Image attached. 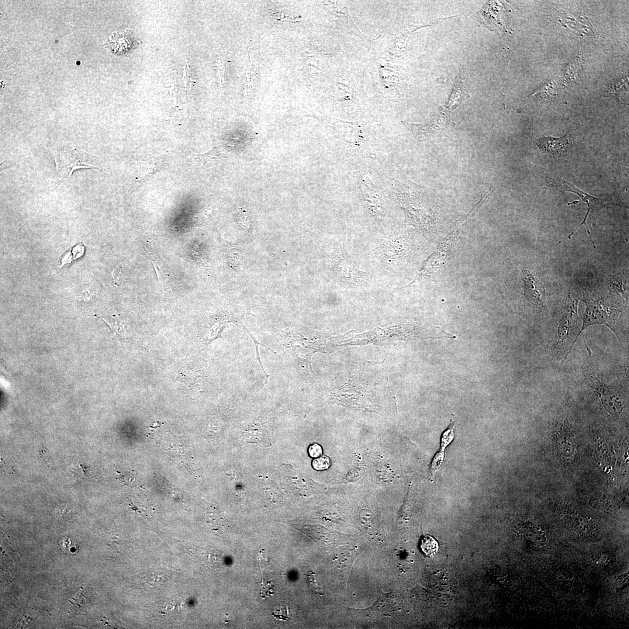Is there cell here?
Masks as SVG:
<instances>
[{
	"instance_id": "6da1fadb",
	"label": "cell",
	"mask_w": 629,
	"mask_h": 629,
	"mask_svg": "<svg viewBox=\"0 0 629 629\" xmlns=\"http://www.w3.org/2000/svg\"><path fill=\"white\" fill-rule=\"evenodd\" d=\"M56 164L60 180H66L75 170L79 168H97V158L72 145H61L50 149Z\"/></svg>"
},
{
	"instance_id": "7a4b0ae2",
	"label": "cell",
	"mask_w": 629,
	"mask_h": 629,
	"mask_svg": "<svg viewBox=\"0 0 629 629\" xmlns=\"http://www.w3.org/2000/svg\"><path fill=\"white\" fill-rule=\"evenodd\" d=\"M333 269L338 282L348 288H361L367 285L370 281L368 274L358 269L347 251L341 247L335 255Z\"/></svg>"
},
{
	"instance_id": "3957f363",
	"label": "cell",
	"mask_w": 629,
	"mask_h": 629,
	"mask_svg": "<svg viewBox=\"0 0 629 629\" xmlns=\"http://www.w3.org/2000/svg\"><path fill=\"white\" fill-rule=\"evenodd\" d=\"M549 185L552 186V187L561 190V191L576 193V194L579 195L580 198H582L583 201L585 202L587 206H588V210H587L585 219H584L582 223L580 224V225L573 231V233L569 235L568 238L569 239H571L573 235L576 232L577 230H578L580 227L585 225L587 228V233H588L590 239L592 241L594 247L596 248V245L594 244V242L593 240L592 234H591L589 228L587 224V220L588 219L590 212L592 211V210L594 212L597 211V210H600L601 209L604 208V207L608 206H623L620 205V203L615 202L613 199L606 198H599L589 195L588 193H587L582 191V190H580L578 187H576V186L572 184V183L563 180V179H553L552 181L549 182Z\"/></svg>"
},
{
	"instance_id": "277c9868",
	"label": "cell",
	"mask_w": 629,
	"mask_h": 629,
	"mask_svg": "<svg viewBox=\"0 0 629 629\" xmlns=\"http://www.w3.org/2000/svg\"><path fill=\"white\" fill-rule=\"evenodd\" d=\"M584 302L586 304V311L583 326L579 331L578 337L586 328L595 324H605L609 327L618 336L617 331L613 323L618 311L612 309L603 300L588 297Z\"/></svg>"
},
{
	"instance_id": "5b68a950",
	"label": "cell",
	"mask_w": 629,
	"mask_h": 629,
	"mask_svg": "<svg viewBox=\"0 0 629 629\" xmlns=\"http://www.w3.org/2000/svg\"><path fill=\"white\" fill-rule=\"evenodd\" d=\"M406 250V244L402 241L390 239L383 241L379 246L368 252L366 257L382 264L390 265L399 261Z\"/></svg>"
},
{
	"instance_id": "8992f818",
	"label": "cell",
	"mask_w": 629,
	"mask_h": 629,
	"mask_svg": "<svg viewBox=\"0 0 629 629\" xmlns=\"http://www.w3.org/2000/svg\"><path fill=\"white\" fill-rule=\"evenodd\" d=\"M140 40L132 31L126 30L123 33L114 32L110 35L104 46L116 56H123L136 49L140 46Z\"/></svg>"
},
{
	"instance_id": "52a82bcc",
	"label": "cell",
	"mask_w": 629,
	"mask_h": 629,
	"mask_svg": "<svg viewBox=\"0 0 629 629\" xmlns=\"http://www.w3.org/2000/svg\"><path fill=\"white\" fill-rule=\"evenodd\" d=\"M571 131L567 133L565 136L560 138L552 137H544L535 141V144L540 150L544 153H548L555 157H561L568 153L572 144L570 138L571 137Z\"/></svg>"
},
{
	"instance_id": "ba28073f",
	"label": "cell",
	"mask_w": 629,
	"mask_h": 629,
	"mask_svg": "<svg viewBox=\"0 0 629 629\" xmlns=\"http://www.w3.org/2000/svg\"><path fill=\"white\" fill-rule=\"evenodd\" d=\"M521 272L526 299L535 306H543V288L541 283L528 269H522Z\"/></svg>"
},
{
	"instance_id": "9c48e42d",
	"label": "cell",
	"mask_w": 629,
	"mask_h": 629,
	"mask_svg": "<svg viewBox=\"0 0 629 629\" xmlns=\"http://www.w3.org/2000/svg\"><path fill=\"white\" fill-rule=\"evenodd\" d=\"M369 181L370 179H369L367 185L366 181L364 180V184L362 185V203L365 208L372 215L378 216L382 213L381 198L376 189L374 188V185H372V183L371 185L369 184Z\"/></svg>"
},
{
	"instance_id": "30bf717a",
	"label": "cell",
	"mask_w": 629,
	"mask_h": 629,
	"mask_svg": "<svg viewBox=\"0 0 629 629\" xmlns=\"http://www.w3.org/2000/svg\"><path fill=\"white\" fill-rule=\"evenodd\" d=\"M165 157L163 156H157L138 162V174L141 178L148 179L157 172L161 171L165 167Z\"/></svg>"
},
{
	"instance_id": "8fae6325",
	"label": "cell",
	"mask_w": 629,
	"mask_h": 629,
	"mask_svg": "<svg viewBox=\"0 0 629 629\" xmlns=\"http://www.w3.org/2000/svg\"><path fill=\"white\" fill-rule=\"evenodd\" d=\"M227 157L226 152L219 146L213 147L205 154L195 155V163L202 168H209L222 163Z\"/></svg>"
},
{
	"instance_id": "7c38bea8",
	"label": "cell",
	"mask_w": 629,
	"mask_h": 629,
	"mask_svg": "<svg viewBox=\"0 0 629 629\" xmlns=\"http://www.w3.org/2000/svg\"><path fill=\"white\" fill-rule=\"evenodd\" d=\"M568 521L573 529L582 536L589 537L596 533V528L593 522L582 513H570Z\"/></svg>"
},
{
	"instance_id": "4fadbf2b",
	"label": "cell",
	"mask_w": 629,
	"mask_h": 629,
	"mask_svg": "<svg viewBox=\"0 0 629 629\" xmlns=\"http://www.w3.org/2000/svg\"><path fill=\"white\" fill-rule=\"evenodd\" d=\"M578 301H574L571 306L569 308L568 313L563 317L558 329V337L560 341L565 342L572 334L574 326L578 319Z\"/></svg>"
},
{
	"instance_id": "5bb4252c",
	"label": "cell",
	"mask_w": 629,
	"mask_h": 629,
	"mask_svg": "<svg viewBox=\"0 0 629 629\" xmlns=\"http://www.w3.org/2000/svg\"><path fill=\"white\" fill-rule=\"evenodd\" d=\"M527 538L537 547H544L548 544L549 538L547 533L541 528L534 527L529 528L527 533Z\"/></svg>"
},
{
	"instance_id": "9a60e30c",
	"label": "cell",
	"mask_w": 629,
	"mask_h": 629,
	"mask_svg": "<svg viewBox=\"0 0 629 629\" xmlns=\"http://www.w3.org/2000/svg\"><path fill=\"white\" fill-rule=\"evenodd\" d=\"M420 549L425 555L433 556L438 551L439 544L434 538L430 535H426L421 538Z\"/></svg>"
},
{
	"instance_id": "2e32d148",
	"label": "cell",
	"mask_w": 629,
	"mask_h": 629,
	"mask_svg": "<svg viewBox=\"0 0 629 629\" xmlns=\"http://www.w3.org/2000/svg\"><path fill=\"white\" fill-rule=\"evenodd\" d=\"M389 596L388 593L381 594L377 602L371 608V611L375 612L379 615H388V614L392 611Z\"/></svg>"
},
{
	"instance_id": "e0dca14e",
	"label": "cell",
	"mask_w": 629,
	"mask_h": 629,
	"mask_svg": "<svg viewBox=\"0 0 629 629\" xmlns=\"http://www.w3.org/2000/svg\"><path fill=\"white\" fill-rule=\"evenodd\" d=\"M455 421H451L450 425L447 430L442 434L441 438L440 449L445 451L455 438Z\"/></svg>"
},
{
	"instance_id": "ac0fdd59",
	"label": "cell",
	"mask_w": 629,
	"mask_h": 629,
	"mask_svg": "<svg viewBox=\"0 0 629 629\" xmlns=\"http://www.w3.org/2000/svg\"><path fill=\"white\" fill-rule=\"evenodd\" d=\"M445 451L440 449V450L434 456L433 461L431 463L430 474L432 480H433L435 475H436V473L440 470L442 465H443Z\"/></svg>"
},
{
	"instance_id": "d6986e66",
	"label": "cell",
	"mask_w": 629,
	"mask_h": 629,
	"mask_svg": "<svg viewBox=\"0 0 629 629\" xmlns=\"http://www.w3.org/2000/svg\"><path fill=\"white\" fill-rule=\"evenodd\" d=\"M245 86L247 92H252L255 84L257 74L251 66L248 69L245 75Z\"/></svg>"
},
{
	"instance_id": "ffe728a7",
	"label": "cell",
	"mask_w": 629,
	"mask_h": 629,
	"mask_svg": "<svg viewBox=\"0 0 629 629\" xmlns=\"http://www.w3.org/2000/svg\"><path fill=\"white\" fill-rule=\"evenodd\" d=\"M275 586L269 580H263L261 583V595L262 599L270 597L274 594Z\"/></svg>"
},
{
	"instance_id": "44dd1931",
	"label": "cell",
	"mask_w": 629,
	"mask_h": 629,
	"mask_svg": "<svg viewBox=\"0 0 629 629\" xmlns=\"http://www.w3.org/2000/svg\"><path fill=\"white\" fill-rule=\"evenodd\" d=\"M272 615L278 620L287 621L290 617L289 608L281 606L272 613Z\"/></svg>"
},
{
	"instance_id": "7402d4cb",
	"label": "cell",
	"mask_w": 629,
	"mask_h": 629,
	"mask_svg": "<svg viewBox=\"0 0 629 629\" xmlns=\"http://www.w3.org/2000/svg\"><path fill=\"white\" fill-rule=\"evenodd\" d=\"M313 468L316 470H326L330 465V461L326 456H322L313 462Z\"/></svg>"
},
{
	"instance_id": "603a6c76",
	"label": "cell",
	"mask_w": 629,
	"mask_h": 629,
	"mask_svg": "<svg viewBox=\"0 0 629 629\" xmlns=\"http://www.w3.org/2000/svg\"><path fill=\"white\" fill-rule=\"evenodd\" d=\"M96 296V292L93 290L92 288L84 289L82 292L79 294L78 300L80 302H87L92 300L93 298Z\"/></svg>"
},
{
	"instance_id": "cb8c5ba5",
	"label": "cell",
	"mask_w": 629,
	"mask_h": 629,
	"mask_svg": "<svg viewBox=\"0 0 629 629\" xmlns=\"http://www.w3.org/2000/svg\"><path fill=\"white\" fill-rule=\"evenodd\" d=\"M596 561L599 565H608L613 561V556L609 553H601L597 556Z\"/></svg>"
},
{
	"instance_id": "d4e9b609",
	"label": "cell",
	"mask_w": 629,
	"mask_h": 629,
	"mask_svg": "<svg viewBox=\"0 0 629 629\" xmlns=\"http://www.w3.org/2000/svg\"><path fill=\"white\" fill-rule=\"evenodd\" d=\"M118 473L119 474V479L124 483H127V484H130V483H132L134 481L135 475L133 472L125 471L123 472H118Z\"/></svg>"
},
{
	"instance_id": "484cf974",
	"label": "cell",
	"mask_w": 629,
	"mask_h": 629,
	"mask_svg": "<svg viewBox=\"0 0 629 629\" xmlns=\"http://www.w3.org/2000/svg\"><path fill=\"white\" fill-rule=\"evenodd\" d=\"M309 454L311 457L313 458H318L322 454V448L317 444L311 445L309 449Z\"/></svg>"
},
{
	"instance_id": "4316f807",
	"label": "cell",
	"mask_w": 629,
	"mask_h": 629,
	"mask_svg": "<svg viewBox=\"0 0 629 629\" xmlns=\"http://www.w3.org/2000/svg\"><path fill=\"white\" fill-rule=\"evenodd\" d=\"M617 587L618 588H624L627 587L628 584V576H622L618 578L617 580Z\"/></svg>"
},
{
	"instance_id": "83f0119b",
	"label": "cell",
	"mask_w": 629,
	"mask_h": 629,
	"mask_svg": "<svg viewBox=\"0 0 629 629\" xmlns=\"http://www.w3.org/2000/svg\"><path fill=\"white\" fill-rule=\"evenodd\" d=\"M121 271L120 269H114L112 272V278L115 282H119L121 277Z\"/></svg>"
}]
</instances>
